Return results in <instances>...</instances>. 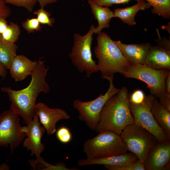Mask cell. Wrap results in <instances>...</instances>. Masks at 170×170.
I'll return each mask as SVG.
<instances>
[{"instance_id": "6da1fadb", "label": "cell", "mask_w": 170, "mask_h": 170, "mask_svg": "<svg viewBox=\"0 0 170 170\" xmlns=\"http://www.w3.org/2000/svg\"><path fill=\"white\" fill-rule=\"evenodd\" d=\"M41 58L31 75V79L26 88L16 90L10 87H3L1 90L7 94L11 102L10 108L20 116L26 125L35 115V109L37 98L40 93L49 92L50 88L46 81L49 67H45V61Z\"/></svg>"}, {"instance_id": "7a4b0ae2", "label": "cell", "mask_w": 170, "mask_h": 170, "mask_svg": "<svg viewBox=\"0 0 170 170\" xmlns=\"http://www.w3.org/2000/svg\"><path fill=\"white\" fill-rule=\"evenodd\" d=\"M134 123L131 113L128 90L125 86L106 102L101 111L96 131H108L120 135L128 125Z\"/></svg>"}, {"instance_id": "3957f363", "label": "cell", "mask_w": 170, "mask_h": 170, "mask_svg": "<svg viewBox=\"0 0 170 170\" xmlns=\"http://www.w3.org/2000/svg\"><path fill=\"white\" fill-rule=\"evenodd\" d=\"M97 41L94 53L102 78L107 80L117 73L123 75L131 64L115 41L103 32L98 34Z\"/></svg>"}, {"instance_id": "277c9868", "label": "cell", "mask_w": 170, "mask_h": 170, "mask_svg": "<svg viewBox=\"0 0 170 170\" xmlns=\"http://www.w3.org/2000/svg\"><path fill=\"white\" fill-rule=\"evenodd\" d=\"M83 151L87 158H95L123 154L128 150L120 135L104 131L86 140Z\"/></svg>"}, {"instance_id": "5b68a950", "label": "cell", "mask_w": 170, "mask_h": 170, "mask_svg": "<svg viewBox=\"0 0 170 170\" xmlns=\"http://www.w3.org/2000/svg\"><path fill=\"white\" fill-rule=\"evenodd\" d=\"M95 27L91 25L88 32L83 36L74 34L73 44L69 54L73 65L80 72L85 71L87 78L99 71L96 61L93 59L91 51Z\"/></svg>"}, {"instance_id": "8992f818", "label": "cell", "mask_w": 170, "mask_h": 170, "mask_svg": "<svg viewBox=\"0 0 170 170\" xmlns=\"http://www.w3.org/2000/svg\"><path fill=\"white\" fill-rule=\"evenodd\" d=\"M120 135L128 151L144 164L149 151L158 141L150 133L135 123L128 125Z\"/></svg>"}, {"instance_id": "52a82bcc", "label": "cell", "mask_w": 170, "mask_h": 170, "mask_svg": "<svg viewBox=\"0 0 170 170\" xmlns=\"http://www.w3.org/2000/svg\"><path fill=\"white\" fill-rule=\"evenodd\" d=\"M113 78L114 77H112L107 79L109 82V87L105 94L101 93L96 99L88 101H83L78 99L73 101V106L79 113V120L84 122L91 130H95L99 121L101 111L105 103L120 90V89L114 86Z\"/></svg>"}, {"instance_id": "ba28073f", "label": "cell", "mask_w": 170, "mask_h": 170, "mask_svg": "<svg viewBox=\"0 0 170 170\" xmlns=\"http://www.w3.org/2000/svg\"><path fill=\"white\" fill-rule=\"evenodd\" d=\"M170 72L168 70L155 69L146 65L131 64L123 75L126 78H134L144 82L151 94L158 98L166 91L165 80Z\"/></svg>"}, {"instance_id": "9c48e42d", "label": "cell", "mask_w": 170, "mask_h": 170, "mask_svg": "<svg viewBox=\"0 0 170 170\" xmlns=\"http://www.w3.org/2000/svg\"><path fill=\"white\" fill-rule=\"evenodd\" d=\"M154 97L151 94L146 95L144 102L140 104L129 103L134 122L150 133L158 142L170 141V138L157 123L151 111V106Z\"/></svg>"}, {"instance_id": "30bf717a", "label": "cell", "mask_w": 170, "mask_h": 170, "mask_svg": "<svg viewBox=\"0 0 170 170\" xmlns=\"http://www.w3.org/2000/svg\"><path fill=\"white\" fill-rule=\"evenodd\" d=\"M19 116L10 108L0 115V146H8L12 153L26 136L21 130Z\"/></svg>"}, {"instance_id": "8fae6325", "label": "cell", "mask_w": 170, "mask_h": 170, "mask_svg": "<svg viewBox=\"0 0 170 170\" xmlns=\"http://www.w3.org/2000/svg\"><path fill=\"white\" fill-rule=\"evenodd\" d=\"M21 130L27 136L23 142V147L31 151V156H35L37 159L41 158L40 154L45 148L41 139L46 130L41 126L38 116L35 114L32 121L26 126L21 127Z\"/></svg>"}, {"instance_id": "7c38bea8", "label": "cell", "mask_w": 170, "mask_h": 170, "mask_svg": "<svg viewBox=\"0 0 170 170\" xmlns=\"http://www.w3.org/2000/svg\"><path fill=\"white\" fill-rule=\"evenodd\" d=\"M144 165L145 170L169 169L170 141H157L149 151Z\"/></svg>"}, {"instance_id": "4fadbf2b", "label": "cell", "mask_w": 170, "mask_h": 170, "mask_svg": "<svg viewBox=\"0 0 170 170\" xmlns=\"http://www.w3.org/2000/svg\"><path fill=\"white\" fill-rule=\"evenodd\" d=\"M35 112L38 117L40 123L44 128L48 135L55 133L58 122L62 120H68L71 117L64 110L50 108L42 102L36 104Z\"/></svg>"}, {"instance_id": "5bb4252c", "label": "cell", "mask_w": 170, "mask_h": 170, "mask_svg": "<svg viewBox=\"0 0 170 170\" xmlns=\"http://www.w3.org/2000/svg\"><path fill=\"white\" fill-rule=\"evenodd\" d=\"M114 41L131 64L145 65L152 46L150 43L126 44L120 40Z\"/></svg>"}, {"instance_id": "9a60e30c", "label": "cell", "mask_w": 170, "mask_h": 170, "mask_svg": "<svg viewBox=\"0 0 170 170\" xmlns=\"http://www.w3.org/2000/svg\"><path fill=\"white\" fill-rule=\"evenodd\" d=\"M137 157L131 152L117 155L95 158H87L78 161V165L80 167L93 165H103L106 167H117L138 160Z\"/></svg>"}, {"instance_id": "2e32d148", "label": "cell", "mask_w": 170, "mask_h": 170, "mask_svg": "<svg viewBox=\"0 0 170 170\" xmlns=\"http://www.w3.org/2000/svg\"><path fill=\"white\" fill-rule=\"evenodd\" d=\"M37 61H32L23 55H17L12 60L9 70L11 77L19 82L31 76Z\"/></svg>"}, {"instance_id": "e0dca14e", "label": "cell", "mask_w": 170, "mask_h": 170, "mask_svg": "<svg viewBox=\"0 0 170 170\" xmlns=\"http://www.w3.org/2000/svg\"><path fill=\"white\" fill-rule=\"evenodd\" d=\"M145 65L157 70H170V50L152 46Z\"/></svg>"}, {"instance_id": "ac0fdd59", "label": "cell", "mask_w": 170, "mask_h": 170, "mask_svg": "<svg viewBox=\"0 0 170 170\" xmlns=\"http://www.w3.org/2000/svg\"><path fill=\"white\" fill-rule=\"evenodd\" d=\"M150 5L144 0H140L132 6L127 7L118 8L114 9V17L119 18L123 23L132 26L136 25L135 17L139 11L149 8Z\"/></svg>"}, {"instance_id": "d6986e66", "label": "cell", "mask_w": 170, "mask_h": 170, "mask_svg": "<svg viewBox=\"0 0 170 170\" xmlns=\"http://www.w3.org/2000/svg\"><path fill=\"white\" fill-rule=\"evenodd\" d=\"M88 3L94 18L98 22V26L94 28V33L99 34L103 29L110 27V20L114 17L113 11L108 7L100 6L93 3Z\"/></svg>"}, {"instance_id": "ffe728a7", "label": "cell", "mask_w": 170, "mask_h": 170, "mask_svg": "<svg viewBox=\"0 0 170 170\" xmlns=\"http://www.w3.org/2000/svg\"><path fill=\"white\" fill-rule=\"evenodd\" d=\"M156 121L170 138V110L162 106L155 97L150 108Z\"/></svg>"}, {"instance_id": "44dd1931", "label": "cell", "mask_w": 170, "mask_h": 170, "mask_svg": "<svg viewBox=\"0 0 170 170\" xmlns=\"http://www.w3.org/2000/svg\"><path fill=\"white\" fill-rule=\"evenodd\" d=\"M18 46L3 39L0 34V62L6 69H9L10 64L17 55Z\"/></svg>"}, {"instance_id": "7402d4cb", "label": "cell", "mask_w": 170, "mask_h": 170, "mask_svg": "<svg viewBox=\"0 0 170 170\" xmlns=\"http://www.w3.org/2000/svg\"><path fill=\"white\" fill-rule=\"evenodd\" d=\"M152 7L153 14L161 16L165 19H170V0H144Z\"/></svg>"}, {"instance_id": "603a6c76", "label": "cell", "mask_w": 170, "mask_h": 170, "mask_svg": "<svg viewBox=\"0 0 170 170\" xmlns=\"http://www.w3.org/2000/svg\"><path fill=\"white\" fill-rule=\"evenodd\" d=\"M20 33V29L19 25L16 23L11 22L1 36L5 40L15 43L19 39Z\"/></svg>"}, {"instance_id": "cb8c5ba5", "label": "cell", "mask_w": 170, "mask_h": 170, "mask_svg": "<svg viewBox=\"0 0 170 170\" xmlns=\"http://www.w3.org/2000/svg\"><path fill=\"white\" fill-rule=\"evenodd\" d=\"M29 162L34 169H36L38 166H42V170H72L67 167L65 164H63V163L59 162L55 165L49 164L45 162L42 157L39 159H36V160H30L29 161Z\"/></svg>"}, {"instance_id": "d4e9b609", "label": "cell", "mask_w": 170, "mask_h": 170, "mask_svg": "<svg viewBox=\"0 0 170 170\" xmlns=\"http://www.w3.org/2000/svg\"><path fill=\"white\" fill-rule=\"evenodd\" d=\"M33 13L37 16V18L41 24L53 26L55 22V19L51 18V13L46 11L44 8H40L35 11Z\"/></svg>"}, {"instance_id": "484cf974", "label": "cell", "mask_w": 170, "mask_h": 170, "mask_svg": "<svg viewBox=\"0 0 170 170\" xmlns=\"http://www.w3.org/2000/svg\"><path fill=\"white\" fill-rule=\"evenodd\" d=\"M23 28L28 33L40 31L42 26L37 18L27 19L22 23Z\"/></svg>"}, {"instance_id": "4316f807", "label": "cell", "mask_w": 170, "mask_h": 170, "mask_svg": "<svg viewBox=\"0 0 170 170\" xmlns=\"http://www.w3.org/2000/svg\"><path fill=\"white\" fill-rule=\"evenodd\" d=\"M56 136L58 140L61 143L67 144L69 143L72 139V134L67 127L62 126L56 130Z\"/></svg>"}, {"instance_id": "83f0119b", "label": "cell", "mask_w": 170, "mask_h": 170, "mask_svg": "<svg viewBox=\"0 0 170 170\" xmlns=\"http://www.w3.org/2000/svg\"><path fill=\"white\" fill-rule=\"evenodd\" d=\"M5 2L6 3L23 8L29 12L32 11L37 2L36 0H5Z\"/></svg>"}, {"instance_id": "f1b7e54d", "label": "cell", "mask_w": 170, "mask_h": 170, "mask_svg": "<svg viewBox=\"0 0 170 170\" xmlns=\"http://www.w3.org/2000/svg\"><path fill=\"white\" fill-rule=\"evenodd\" d=\"M106 168L109 170H145L144 164L138 160L120 167Z\"/></svg>"}, {"instance_id": "f546056e", "label": "cell", "mask_w": 170, "mask_h": 170, "mask_svg": "<svg viewBox=\"0 0 170 170\" xmlns=\"http://www.w3.org/2000/svg\"><path fill=\"white\" fill-rule=\"evenodd\" d=\"M145 96L143 90L136 89L129 96V103L134 105L141 104L144 102Z\"/></svg>"}, {"instance_id": "4dcf8cb0", "label": "cell", "mask_w": 170, "mask_h": 170, "mask_svg": "<svg viewBox=\"0 0 170 170\" xmlns=\"http://www.w3.org/2000/svg\"><path fill=\"white\" fill-rule=\"evenodd\" d=\"M132 0H88V2L95 3L100 6L109 7L115 4H124ZM138 1L140 0H134Z\"/></svg>"}, {"instance_id": "1f68e13d", "label": "cell", "mask_w": 170, "mask_h": 170, "mask_svg": "<svg viewBox=\"0 0 170 170\" xmlns=\"http://www.w3.org/2000/svg\"><path fill=\"white\" fill-rule=\"evenodd\" d=\"M158 98L159 99V103L170 110V93L165 91L160 95Z\"/></svg>"}, {"instance_id": "d6a6232c", "label": "cell", "mask_w": 170, "mask_h": 170, "mask_svg": "<svg viewBox=\"0 0 170 170\" xmlns=\"http://www.w3.org/2000/svg\"><path fill=\"white\" fill-rule=\"evenodd\" d=\"M11 14V10L6 5L5 0H0V17L7 18Z\"/></svg>"}, {"instance_id": "836d02e7", "label": "cell", "mask_w": 170, "mask_h": 170, "mask_svg": "<svg viewBox=\"0 0 170 170\" xmlns=\"http://www.w3.org/2000/svg\"><path fill=\"white\" fill-rule=\"evenodd\" d=\"M158 46L162 48L170 50V39H167V38H163L162 39L157 40Z\"/></svg>"}, {"instance_id": "e575fe53", "label": "cell", "mask_w": 170, "mask_h": 170, "mask_svg": "<svg viewBox=\"0 0 170 170\" xmlns=\"http://www.w3.org/2000/svg\"><path fill=\"white\" fill-rule=\"evenodd\" d=\"M6 18L0 17V34L1 35L7 28L8 24Z\"/></svg>"}, {"instance_id": "d590c367", "label": "cell", "mask_w": 170, "mask_h": 170, "mask_svg": "<svg viewBox=\"0 0 170 170\" xmlns=\"http://www.w3.org/2000/svg\"><path fill=\"white\" fill-rule=\"evenodd\" d=\"M58 0H36L40 7L44 8L47 5L53 4L57 2Z\"/></svg>"}, {"instance_id": "8d00e7d4", "label": "cell", "mask_w": 170, "mask_h": 170, "mask_svg": "<svg viewBox=\"0 0 170 170\" xmlns=\"http://www.w3.org/2000/svg\"><path fill=\"white\" fill-rule=\"evenodd\" d=\"M165 91L170 93V72L168 74L165 82Z\"/></svg>"}, {"instance_id": "74e56055", "label": "cell", "mask_w": 170, "mask_h": 170, "mask_svg": "<svg viewBox=\"0 0 170 170\" xmlns=\"http://www.w3.org/2000/svg\"><path fill=\"white\" fill-rule=\"evenodd\" d=\"M7 75V70L0 62V77L4 78Z\"/></svg>"}, {"instance_id": "f35d334b", "label": "cell", "mask_w": 170, "mask_h": 170, "mask_svg": "<svg viewBox=\"0 0 170 170\" xmlns=\"http://www.w3.org/2000/svg\"><path fill=\"white\" fill-rule=\"evenodd\" d=\"M162 28L163 29L166 30H167L168 32H169V33L170 34V30H169V29H170V22H169V23L168 24L167 26H162Z\"/></svg>"}]
</instances>
